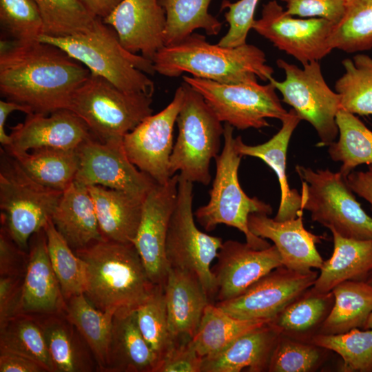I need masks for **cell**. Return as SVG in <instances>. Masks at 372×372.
I'll return each instance as SVG.
<instances>
[{
  "label": "cell",
  "mask_w": 372,
  "mask_h": 372,
  "mask_svg": "<svg viewBox=\"0 0 372 372\" xmlns=\"http://www.w3.org/2000/svg\"><path fill=\"white\" fill-rule=\"evenodd\" d=\"M327 351L310 342L280 334L272 353L268 371H314L324 362Z\"/></svg>",
  "instance_id": "bcb514c9"
},
{
  "label": "cell",
  "mask_w": 372,
  "mask_h": 372,
  "mask_svg": "<svg viewBox=\"0 0 372 372\" xmlns=\"http://www.w3.org/2000/svg\"><path fill=\"white\" fill-rule=\"evenodd\" d=\"M63 312L89 346L99 371L106 372L115 312L98 309L83 293L66 300Z\"/></svg>",
  "instance_id": "d6a6232c"
},
{
  "label": "cell",
  "mask_w": 372,
  "mask_h": 372,
  "mask_svg": "<svg viewBox=\"0 0 372 372\" xmlns=\"http://www.w3.org/2000/svg\"><path fill=\"white\" fill-rule=\"evenodd\" d=\"M43 229L50 260L65 300L83 293L85 282L83 261L56 230L51 219Z\"/></svg>",
  "instance_id": "60d3db41"
},
{
  "label": "cell",
  "mask_w": 372,
  "mask_h": 372,
  "mask_svg": "<svg viewBox=\"0 0 372 372\" xmlns=\"http://www.w3.org/2000/svg\"><path fill=\"white\" fill-rule=\"evenodd\" d=\"M40 41L53 44L122 90L153 95L154 83L147 74L156 72L152 60L133 54L121 43L114 30L96 18L85 32L67 37L43 34Z\"/></svg>",
  "instance_id": "277c9868"
},
{
  "label": "cell",
  "mask_w": 372,
  "mask_h": 372,
  "mask_svg": "<svg viewBox=\"0 0 372 372\" xmlns=\"http://www.w3.org/2000/svg\"><path fill=\"white\" fill-rule=\"evenodd\" d=\"M342 64L344 72L335 83L341 109L353 114L372 115V57L358 53Z\"/></svg>",
  "instance_id": "f35d334b"
},
{
  "label": "cell",
  "mask_w": 372,
  "mask_h": 372,
  "mask_svg": "<svg viewBox=\"0 0 372 372\" xmlns=\"http://www.w3.org/2000/svg\"><path fill=\"white\" fill-rule=\"evenodd\" d=\"M286 11L302 18H322L337 25L344 14L346 0H280Z\"/></svg>",
  "instance_id": "681fc988"
},
{
  "label": "cell",
  "mask_w": 372,
  "mask_h": 372,
  "mask_svg": "<svg viewBox=\"0 0 372 372\" xmlns=\"http://www.w3.org/2000/svg\"><path fill=\"white\" fill-rule=\"evenodd\" d=\"M338 140L329 145L331 158L341 162L339 172L347 177L361 165H372V131L355 114L340 109L336 115Z\"/></svg>",
  "instance_id": "d590c367"
},
{
  "label": "cell",
  "mask_w": 372,
  "mask_h": 372,
  "mask_svg": "<svg viewBox=\"0 0 372 372\" xmlns=\"http://www.w3.org/2000/svg\"><path fill=\"white\" fill-rule=\"evenodd\" d=\"M203 358L192 338H176L159 359L155 372H201Z\"/></svg>",
  "instance_id": "c3c4849f"
},
{
  "label": "cell",
  "mask_w": 372,
  "mask_h": 372,
  "mask_svg": "<svg viewBox=\"0 0 372 372\" xmlns=\"http://www.w3.org/2000/svg\"><path fill=\"white\" fill-rule=\"evenodd\" d=\"M87 187L94 201L103 238L133 243L145 197L100 185Z\"/></svg>",
  "instance_id": "83f0119b"
},
{
  "label": "cell",
  "mask_w": 372,
  "mask_h": 372,
  "mask_svg": "<svg viewBox=\"0 0 372 372\" xmlns=\"http://www.w3.org/2000/svg\"><path fill=\"white\" fill-rule=\"evenodd\" d=\"M1 29L12 41L28 43L44 34V23L34 0H0Z\"/></svg>",
  "instance_id": "f6af8a7d"
},
{
  "label": "cell",
  "mask_w": 372,
  "mask_h": 372,
  "mask_svg": "<svg viewBox=\"0 0 372 372\" xmlns=\"http://www.w3.org/2000/svg\"><path fill=\"white\" fill-rule=\"evenodd\" d=\"M94 17L102 20L108 17L123 0H79Z\"/></svg>",
  "instance_id": "9f6ffc18"
},
{
  "label": "cell",
  "mask_w": 372,
  "mask_h": 372,
  "mask_svg": "<svg viewBox=\"0 0 372 372\" xmlns=\"http://www.w3.org/2000/svg\"><path fill=\"white\" fill-rule=\"evenodd\" d=\"M63 193L35 180L1 149V223L22 249L29 251L31 236L51 219Z\"/></svg>",
  "instance_id": "8992f818"
},
{
  "label": "cell",
  "mask_w": 372,
  "mask_h": 372,
  "mask_svg": "<svg viewBox=\"0 0 372 372\" xmlns=\"http://www.w3.org/2000/svg\"><path fill=\"white\" fill-rule=\"evenodd\" d=\"M75 253L85 265L83 293L103 311L136 310L156 285L133 243L103 239Z\"/></svg>",
  "instance_id": "7a4b0ae2"
},
{
  "label": "cell",
  "mask_w": 372,
  "mask_h": 372,
  "mask_svg": "<svg viewBox=\"0 0 372 372\" xmlns=\"http://www.w3.org/2000/svg\"><path fill=\"white\" fill-rule=\"evenodd\" d=\"M276 64L285 79L278 81L272 76L269 81L282 94V101L314 127L318 145L329 146L338 136L336 115L341 109L340 98L326 83L319 61L304 64L303 68L281 59Z\"/></svg>",
  "instance_id": "7c38bea8"
},
{
  "label": "cell",
  "mask_w": 372,
  "mask_h": 372,
  "mask_svg": "<svg viewBox=\"0 0 372 372\" xmlns=\"http://www.w3.org/2000/svg\"><path fill=\"white\" fill-rule=\"evenodd\" d=\"M334 300L332 291L319 293L311 287L289 304L269 323L282 335L309 342L329 314Z\"/></svg>",
  "instance_id": "4dcf8cb0"
},
{
  "label": "cell",
  "mask_w": 372,
  "mask_h": 372,
  "mask_svg": "<svg viewBox=\"0 0 372 372\" xmlns=\"http://www.w3.org/2000/svg\"><path fill=\"white\" fill-rule=\"evenodd\" d=\"M183 99L181 84L164 109L147 116L123 139L130 161L159 185L167 183L172 177L169 160L174 147L173 132Z\"/></svg>",
  "instance_id": "2e32d148"
},
{
  "label": "cell",
  "mask_w": 372,
  "mask_h": 372,
  "mask_svg": "<svg viewBox=\"0 0 372 372\" xmlns=\"http://www.w3.org/2000/svg\"><path fill=\"white\" fill-rule=\"evenodd\" d=\"M366 282L370 285L371 286H372V271L369 273V275L368 276L366 280Z\"/></svg>",
  "instance_id": "680465c9"
},
{
  "label": "cell",
  "mask_w": 372,
  "mask_h": 372,
  "mask_svg": "<svg viewBox=\"0 0 372 372\" xmlns=\"http://www.w3.org/2000/svg\"><path fill=\"white\" fill-rule=\"evenodd\" d=\"M184 99L176 118L178 136L169 160L171 176L176 172L192 183L207 186L210 162L219 154L224 125L202 95L183 82Z\"/></svg>",
  "instance_id": "ba28073f"
},
{
  "label": "cell",
  "mask_w": 372,
  "mask_h": 372,
  "mask_svg": "<svg viewBox=\"0 0 372 372\" xmlns=\"http://www.w3.org/2000/svg\"><path fill=\"white\" fill-rule=\"evenodd\" d=\"M155 72L167 77L183 73L223 83L269 81L273 73L265 52L254 45L236 47L211 44L193 32L182 41L165 45L152 59Z\"/></svg>",
  "instance_id": "3957f363"
},
{
  "label": "cell",
  "mask_w": 372,
  "mask_h": 372,
  "mask_svg": "<svg viewBox=\"0 0 372 372\" xmlns=\"http://www.w3.org/2000/svg\"><path fill=\"white\" fill-rule=\"evenodd\" d=\"M44 23V34L61 37L85 32L96 19L79 0H34Z\"/></svg>",
  "instance_id": "7bdbcfd3"
},
{
  "label": "cell",
  "mask_w": 372,
  "mask_h": 372,
  "mask_svg": "<svg viewBox=\"0 0 372 372\" xmlns=\"http://www.w3.org/2000/svg\"><path fill=\"white\" fill-rule=\"evenodd\" d=\"M333 251L324 260L312 289L319 293L331 291L347 280L366 281L372 271V239L344 238L331 231Z\"/></svg>",
  "instance_id": "f546056e"
},
{
  "label": "cell",
  "mask_w": 372,
  "mask_h": 372,
  "mask_svg": "<svg viewBox=\"0 0 372 372\" xmlns=\"http://www.w3.org/2000/svg\"><path fill=\"white\" fill-rule=\"evenodd\" d=\"M269 322L236 318L211 302L204 311L192 341L198 354L203 358L219 352L238 337Z\"/></svg>",
  "instance_id": "e575fe53"
},
{
  "label": "cell",
  "mask_w": 372,
  "mask_h": 372,
  "mask_svg": "<svg viewBox=\"0 0 372 372\" xmlns=\"http://www.w3.org/2000/svg\"><path fill=\"white\" fill-rule=\"evenodd\" d=\"M216 258L211 271L217 287L216 302L237 297L260 278L282 266L274 245L256 249L234 240L223 242Z\"/></svg>",
  "instance_id": "ac0fdd59"
},
{
  "label": "cell",
  "mask_w": 372,
  "mask_h": 372,
  "mask_svg": "<svg viewBox=\"0 0 372 372\" xmlns=\"http://www.w3.org/2000/svg\"><path fill=\"white\" fill-rule=\"evenodd\" d=\"M28 253L15 316H41L63 311L65 300L50 260L44 229L31 236Z\"/></svg>",
  "instance_id": "44dd1931"
},
{
  "label": "cell",
  "mask_w": 372,
  "mask_h": 372,
  "mask_svg": "<svg viewBox=\"0 0 372 372\" xmlns=\"http://www.w3.org/2000/svg\"><path fill=\"white\" fill-rule=\"evenodd\" d=\"M193 197V183L178 174L176 200L167 234L166 257L169 268L196 274L212 302L217 287L211 265L223 242L196 227Z\"/></svg>",
  "instance_id": "30bf717a"
},
{
  "label": "cell",
  "mask_w": 372,
  "mask_h": 372,
  "mask_svg": "<svg viewBox=\"0 0 372 372\" xmlns=\"http://www.w3.org/2000/svg\"><path fill=\"white\" fill-rule=\"evenodd\" d=\"M178 174L164 185L156 184L146 195L133 242L152 282L164 285L169 271L166 239L178 189Z\"/></svg>",
  "instance_id": "e0dca14e"
},
{
  "label": "cell",
  "mask_w": 372,
  "mask_h": 372,
  "mask_svg": "<svg viewBox=\"0 0 372 372\" xmlns=\"http://www.w3.org/2000/svg\"><path fill=\"white\" fill-rule=\"evenodd\" d=\"M211 0H158L166 14L165 46L178 43L196 29L208 36L220 32L223 23L208 11Z\"/></svg>",
  "instance_id": "8d00e7d4"
},
{
  "label": "cell",
  "mask_w": 372,
  "mask_h": 372,
  "mask_svg": "<svg viewBox=\"0 0 372 372\" xmlns=\"http://www.w3.org/2000/svg\"><path fill=\"white\" fill-rule=\"evenodd\" d=\"M258 2L259 0H239L234 3L229 0L222 1L221 10L227 9L224 17L229 29L217 44L233 48L247 43Z\"/></svg>",
  "instance_id": "7dc6e473"
},
{
  "label": "cell",
  "mask_w": 372,
  "mask_h": 372,
  "mask_svg": "<svg viewBox=\"0 0 372 372\" xmlns=\"http://www.w3.org/2000/svg\"><path fill=\"white\" fill-rule=\"evenodd\" d=\"M169 328L172 338H193L206 307L212 302L198 276L169 268L164 285Z\"/></svg>",
  "instance_id": "cb8c5ba5"
},
{
  "label": "cell",
  "mask_w": 372,
  "mask_h": 372,
  "mask_svg": "<svg viewBox=\"0 0 372 372\" xmlns=\"http://www.w3.org/2000/svg\"><path fill=\"white\" fill-rule=\"evenodd\" d=\"M158 357L143 336L136 310L114 313L106 372H155Z\"/></svg>",
  "instance_id": "4316f807"
},
{
  "label": "cell",
  "mask_w": 372,
  "mask_h": 372,
  "mask_svg": "<svg viewBox=\"0 0 372 372\" xmlns=\"http://www.w3.org/2000/svg\"><path fill=\"white\" fill-rule=\"evenodd\" d=\"M20 111L26 114H31L32 110L25 105L10 101H0V143L3 147H8L11 143L10 135L6 133V121L10 113Z\"/></svg>",
  "instance_id": "11a10c76"
},
{
  "label": "cell",
  "mask_w": 372,
  "mask_h": 372,
  "mask_svg": "<svg viewBox=\"0 0 372 372\" xmlns=\"http://www.w3.org/2000/svg\"><path fill=\"white\" fill-rule=\"evenodd\" d=\"M11 130V143L3 147L10 154L42 147L76 149L94 136L86 123L68 109L49 114H28Z\"/></svg>",
  "instance_id": "d6986e66"
},
{
  "label": "cell",
  "mask_w": 372,
  "mask_h": 372,
  "mask_svg": "<svg viewBox=\"0 0 372 372\" xmlns=\"http://www.w3.org/2000/svg\"><path fill=\"white\" fill-rule=\"evenodd\" d=\"M334 26L322 18H295L272 0L262 6L261 17L254 21L251 29L303 65L331 53L329 37Z\"/></svg>",
  "instance_id": "4fadbf2b"
},
{
  "label": "cell",
  "mask_w": 372,
  "mask_h": 372,
  "mask_svg": "<svg viewBox=\"0 0 372 372\" xmlns=\"http://www.w3.org/2000/svg\"><path fill=\"white\" fill-rule=\"evenodd\" d=\"M330 46L347 53L372 49V0H346L344 14L334 26Z\"/></svg>",
  "instance_id": "ab89813d"
},
{
  "label": "cell",
  "mask_w": 372,
  "mask_h": 372,
  "mask_svg": "<svg viewBox=\"0 0 372 372\" xmlns=\"http://www.w3.org/2000/svg\"><path fill=\"white\" fill-rule=\"evenodd\" d=\"M318 274L317 270L298 271L280 266L260 278L237 297L214 304L236 318L270 321L313 287Z\"/></svg>",
  "instance_id": "5bb4252c"
},
{
  "label": "cell",
  "mask_w": 372,
  "mask_h": 372,
  "mask_svg": "<svg viewBox=\"0 0 372 372\" xmlns=\"http://www.w3.org/2000/svg\"><path fill=\"white\" fill-rule=\"evenodd\" d=\"M309 342L338 353L342 359V371H372V329L355 328L339 334L317 333Z\"/></svg>",
  "instance_id": "b9f144b4"
},
{
  "label": "cell",
  "mask_w": 372,
  "mask_h": 372,
  "mask_svg": "<svg viewBox=\"0 0 372 372\" xmlns=\"http://www.w3.org/2000/svg\"><path fill=\"white\" fill-rule=\"evenodd\" d=\"M139 329L159 359L174 342L168 323L164 285H156L148 298L136 309Z\"/></svg>",
  "instance_id": "ee69618b"
},
{
  "label": "cell",
  "mask_w": 372,
  "mask_h": 372,
  "mask_svg": "<svg viewBox=\"0 0 372 372\" xmlns=\"http://www.w3.org/2000/svg\"><path fill=\"white\" fill-rule=\"evenodd\" d=\"M302 180V209L317 222L349 238L372 239V218L362 208L339 172L296 165Z\"/></svg>",
  "instance_id": "9c48e42d"
},
{
  "label": "cell",
  "mask_w": 372,
  "mask_h": 372,
  "mask_svg": "<svg viewBox=\"0 0 372 372\" xmlns=\"http://www.w3.org/2000/svg\"><path fill=\"white\" fill-rule=\"evenodd\" d=\"M0 372H48L39 362L19 354L0 351Z\"/></svg>",
  "instance_id": "f5cc1de1"
},
{
  "label": "cell",
  "mask_w": 372,
  "mask_h": 372,
  "mask_svg": "<svg viewBox=\"0 0 372 372\" xmlns=\"http://www.w3.org/2000/svg\"><path fill=\"white\" fill-rule=\"evenodd\" d=\"M24 276H0V324L15 316Z\"/></svg>",
  "instance_id": "816d5d0a"
},
{
  "label": "cell",
  "mask_w": 372,
  "mask_h": 372,
  "mask_svg": "<svg viewBox=\"0 0 372 372\" xmlns=\"http://www.w3.org/2000/svg\"><path fill=\"white\" fill-rule=\"evenodd\" d=\"M0 351L32 359L54 372L43 329L35 316L19 314L0 324Z\"/></svg>",
  "instance_id": "74e56055"
},
{
  "label": "cell",
  "mask_w": 372,
  "mask_h": 372,
  "mask_svg": "<svg viewBox=\"0 0 372 372\" xmlns=\"http://www.w3.org/2000/svg\"><path fill=\"white\" fill-rule=\"evenodd\" d=\"M301 118L291 108L281 121L282 127L267 142L249 145L243 143L242 137H236V147L242 156L260 158L273 169L277 176L280 188V201L274 218L278 221L295 218L302 214L301 195L295 189H291L287 176V152L291 135Z\"/></svg>",
  "instance_id": "603a6c76"
},
{
  "label": "cell",
  "mask_w": 372,
  "mask_h": 372,
  "mask_svg": "<svg viewBox=\"0 0 372 372\" xmlns=\"http://www.w3.org/2000/svg\"><path fill=\"white\" fill-rule=\"evenodd\" d=\"M29 253L22 249L2 225L0 230V276H24Z\"/></svg>",
  "instance_id": "f907efd6"
},
{
  "label": "cell",
  "mask_w": 372,
  "mask_h": 372,
  "mask_svg": "<svg viewBox=\"0 0 372 372\" xmlns=\"http://www.w3.org/2000/svg\"><path fill=\"white\" fill-rule=\"evenodd\" d=\"M123 139L102 142L94 136L81 144L77 148L79 166L74 180L145 198L157 183L130 161Z\"/></svg>",
  "instance_id": "9a60e30c"
},
{
  "label": "cell",
  "mask_w": 372,
  "mask_h": 372,
  "mask_svg": "<svg viewBox=\"0 0 372 372\" xmlns=\"http://www.w3.org/2000/svg\"><path fill=\"white\" fill-rule=\"evenodd\" d=\"M90 74L85 65L53 44L1 41V94L32 113L68 109L74 91Z\"/></svg>",
  "instance_id": "6da1fadb"
},
{
  "label": "cell",
  "mask_w": 372,
  "mask_h": 372,
  "mask_svg": "<svg viewBox=\"0 0 372 372\" xmlns=\"http://www.w3.org/2000/svg\"><path fill=\"white\" fill-rule=\"evenodd\" d=\"M362 329H372V313L367 319Z\"/></svg>",
  "instance_id": "6f0895ef"
},
{
  "label": "cell",
  "mask_w": 372,
  "mask_h": 372,
  "mask_svg": "<svg viewBox=\"0 0 372 372\" xmlns=\"http://www.w3.org/2000/svg\"><path fill=\"white\" fill-rule=\"evenodd\" d=\"M152 95L121 90L90 74L72 94L68 109L80 117L99 141L123 139L153 113Z\"/></svg>",
  "instance_id": "52a82bcc"
},
{
  "label": "cell",
  "mask_w": 372,
  "mask_h": 372,
  "mask_svg": "<svg viewBox=\"0 0 372 372\" xmlns=\"http://www.w3.org/2000/svg\"><path fill=\"white\" fill-rule=\"evenodd\" d=\"M37 317L43 329L54 372L99 371L89 346L63 311Z\"/></svg>",
  "instance_id": "f1b7e54d"
},
{
  "label": "cell",
  "mask_w": 372,
  "mask_h": 372,
  "mask_svg": "<svg viewBox=\"0 0 372 372\" xmlns=\"http://www.w3.org/2000/svg\"><path fill=\"white\" fill-rule=\"evenodd\" d=\"M349 187L371 205L372 210V165L366 171H353L347 177Z\"/></svg>",
  "instance_id": "db71d44e"
},
{
  "label": "cell",
  "mask_w": 372,
  "mask_h": 372,
  "mask_svg": "<svg viewBox=\"0 0 372 372\" xmlns=\"http://www.w3.org/2000/svg\"><path fill=\"white\" fill-rule=\"evenodd\" d=\"M103 21L133 54L152 61L165 47L166 14L158 0H123Z\"/></svg>",
  "instance_id": "ffe728a7"
},
{
  "label": "cell",
  "mask_w": 372,
  "mask_h": 372,
  "mask_svg": "<svg viewBox=\"0 0 372 372\" xmlns=\"http://www.w3.org/2000/svg\"><path fill=\"white\" fill-rule=\"evenodd\" d=\"M10 155L35 180L63 192L74 180L79 166L77 149L42 147Z\"/></svg>",
  "instance_id": "836d02e7"
},
{
  "label": "cell",
  "mask_w": 372,
  "mask_h": 372,
  "mask_svg": "<svg viewBox=\"0 0 372 372\" xmlns=\"http://www.w3.org/2000/svg\"><path fill=\"white\" fill-rule=\"evenodd\" d=\"M183 79L202 95L222 123L238 130L269 127L267 118L282 121L288 113L271 82L223 83L188 75Z\"/></svg>",
  "instance_id": "8fae6325"
},
{
  "label": "cell",
  "mask_w": 372,
  "mask_h": 372,
  "mask_svg": "<svg viewBox=\"0 0 372 372\" xmlns=\"http://www.w3.org/2000/svg\"><path fill=\"white\" fill-rule=\"evenodd\" d=\"M333 307L318 333L332 335L363 329L372 313V286L366 281L347 280L332 290Z\"/></svg>",
  "instance_id": "1f68e13d"
},
{
  "label": "cell",
  "mask_w": 372,
  "mask_h": 372,
  "mask_svg": "<svg viewBox=\"0 0 372 372\" xmlns=\"http://www.w3.org/2000/svg\"><path fill=\"white\" fill-rule=\"evenodd\" d=\"M269 322L236 338L219 352L203 358L201 372L268 371L280 335Z\"/></svg>",
  "instance_id": "d4e9b609"
},
{
  "label": "cell",
  "mask_w": 372,
  "mask_h": 372,
  "mask_svg": "<svg viewBox=\"0 0 372 372\" xmlns=\"http://www.w3.org/2000/svg\"><path fill=\"white\" fill-rule=\"evenodd\" d=\"M248 226L254 235L273 242L282 266L298 271L321 267L324 260L316 244L320 242L323 236L305 229L302 214L295 218L278 221L267 214L254 213L248 217Z\"/></svg>",
  "instance_id": "7402d4cb"
},
{
  "label": "cell",
  "mask_w": 372,
  "mask_h": 372,
  "mask_svg": "<svg viewBox=\"0 0 372 372\" xmlns=\"http://www.w3.org/2000/svg\"><path fill=\"white\" fill-rule=\"evenodd\" d=\"M234 128L225 123L224 145L220 154L215 158L216 175L209 191V200L194 212V216L207 231L224 224L242 232L246 242L251 247L265 249L271 246L270 243L250 231L248 217L254 213L269 215L272 207L257 197L248 196L239 183L238 172L242 156L236 147Z\"/></svg>",
  "instance_id": "5b68a950"
},
{
  "label": "cell",
  "mask_w": 372,
  "mask_h": 372,
  "mask_svg": "<svg viewBox=\"0 0 372 372\" xmlns=\"http://www.w3.org/2000/svg\"><path fill=\"white\" fill-rule=\"evenodd\" d=\"M51 220L74 252L103 239L88 187L75 180L63 191Z\"/></svg>",
  "instance_id": "484cf974"
}]
</instances>
